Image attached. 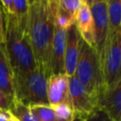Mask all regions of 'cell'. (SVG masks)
<instances>
[{
  "label": "cell",
  "mask_w": 121,
  "mask_h": 121,
  "mask_svg": "<svg viewBox=\"0 0 121 121\" xmlns=\"http://www.w3.org/2000/svg\"><path fill=\"white\" fill-rule=\"evenodd\" d=\"M87 3L90 7L94 21L95 50L99 59L108 37L107 0H87Z\"/></svg>",
  "instance_id": "cell-7"
},
{
  "label": "cell",
  "mask_w": 121,
  "mask_h": 121,
  "mask_svg": "<svg viewBox=\"0 0 121 121\" xmlns=\"http://www.w3.org/2000/svg\"><path fill=\"white\" fill-rule=\"evenodd\" d=\"M78 41L79 34L73 25L66 32V44L64 52V74L66 76L73 77L75 74L78 56Z\"/></svg>",
  "instance_id": "cell-12"
},
{
  "label": "cell",
  "mask_w": 121,
  "mask_h": 121,
  "mask_svg": "<svg viewBox=\"0 0 121 121\" xmlns=\"http://www.w3.org/2000/svg\"><path fill=\"white\" fill-rule=\"evenodd\" d=\"M96 110L102 111L112 121H121V82L104 89L96 97Z\"/></svg>",
  "instance_id": "cell-8"
},
{
  "label": "cell",
  "mask_w": 121,
  "mask_h": 121,
  "mask_svg": "<svg viewBox=\"0 0 121 121\" xmlns=\"http://www.w3.org/2000/svg\"><path fill=\"white\" fill-rule=\"evenodd\" d=\"M29 108L37 121H57L54 110L49 105H33Z\"/></svg>",
  "instance_id": "cell-16"
},
{
  "label": "cell",
  "mask_w": 121,
  "mask_h": 121,
  "mask_svg": "<svg viewBox=\"0 0 121 121\" xmlns=\"http://www.w3.org/2000/svg\"><path fill=\"white\" fill-rule=\"evenodd\" d=\"M11 115H12V114H11ZM9 121H17V120H16V119H15V118H14L13 116H11V118H10V119H9Z\"/></svg>",
  "instance_id": "cell-24"
},
{
  "label": "cell",
  "mask_w": 121,
  "mask_h": 121,
  "mask_svg": "<svg viewBox=\"0 0 121 121\" xmlns=\"http://www.w3.org/2000/svg\"><path fill=\"white\" fill-rule=\"evenodd\" d=\"M74 76L95 99L105 89L98 55L94 47L87 44L80 37L78 41V56Z\"/></svg>",
  "instance_id": "cell-3"
},
{
  "label": "cell",
  "mask_w": 121,
  "mask_h": 121,
  "mask_svg": "<svg viewBox=\"0 0 121 121\" xmlns=\"http://www.w3.org/2000/svg\"><path fill=\"white\" fill-rule=\"evenodd\" d=\"M83 0H57L58 7L70 15L74 20L75 16L82 5Z\"/></svg>",
  "instance_id": "cell-18"
},
{
  "label": "cell",
  "mask_w": 121,
  "mask_h": 121,
  "mask_svg": "<svg viewBox=\"0 0 121 121\" xmlns=\"http://www.w3.org/2000/svg\"><path fill=\"white\" fill-rule=\"evenodd\" d=\"M5 20V47L9 60L14 84L21 81L36 67L27 26L18 24L12 14L3 13ZM14 90V89H13Z\"/></svg>",
  "instance_id": "cell-2"
},
{
  "label": "cell",
  "mask_w": 121,
  "mask_h": 121,
  "mask_svg": "<svg viewBox=\"0 0 121 121\" xmlns=\"http://www.w3.org/2000/svg\"><path fill=\"white\" fill-rule=\"evenodd\" d=\"M0 89L14 101L13 76L4 43H0Z\"/></svg>",
  "instance_id": "cell-13"
},
{
  "label": "cell",
  "mask_w": 121,
  "mask_h": 121,
  "mask_svg": "<svg viewBox=\"0 0 121 121\" xmlns=\"http://www.w3.org/2000/svg\"><path fill=\"white\" fill-rule=\"evenodd\" d=\"M47 99L50 107L61 103H70L68 76L65 74H52L48 77Z\"/></svg>",
  "instance_id": "cell-9"
},
{
  "label": "cell",
  "mask_w": 121,
  "mask_h": 121,
  "mask_svg": "<svg viewBox=\"0 0 121 121\" xmlns=\"http://www.w3.org/2000/svg\"><path fill=\"white\" fill-rule=\"evenodd\" d=\"M57 0L29 1L27 33L37 66L46 77L51 75L50 60L55 31V10Z\"/></svg>",
  "instance_id": "cell-1"
},
{
  "label": "cell",
  "mask_w": 121,
  "mask_h": 121,
  "mask_svg": "<svg viewBox=\"0 0 121 121\" xmlns=\"http://www.w3.org/2000/svg\"><path fill=\"white\" fill-rule=\"evenodd\" d=\"M99 61L105 89L121 82V32L108 35Z\"/></svg>",
  "instance_id": "cell-5"
},
{
  "label": "cell",
  "mask_w": 121,
  "mask_h": 121,
  "mask_svg": "<svg viewBox=\"0 0 121 121\" xmlns=\"http://www.w3.org/2000/svg\"><path fill=\"white\" fill-rule=\"evenodd\" d=\"M57 121H74L76 116L70 103H61L52 107Z\"/></svg>",
  "instance_id": "cell-17"
},
{
  "label": "cell",
  "mask_w": 121,
  "mask_h": 121,
  "mask_svg": "<svg viewBox=\"0 0 121 121\" xmlns=\"http://www.w3.org/2000/svg\"><path fill=\"white\" fill-rule=\"evenodd\" d=\"M74 121H84V119H82V118H78V117H76Z\"/></svg>",
  "instance_id": "cell-23"
},
{
  "label": "cell",
  "mask_w": 121,
  "mask_h": 121,
  "mask_svg": "<svg viewBox=\"0 0 121 121\" xmlns=\"http://www.w3.org/2000/svg\"><path fill=\"white\" fill-rule=\"evenodd\" d=\"M47 77L37 66L21 81L14 84V100L26 106L49 105L47 99Z\"/></svg>",
  "instance_id": "cell-4"
},
{
  "label": "cell",
  "mask_w": 121,
  "mask_h": 121,
  "mask_svg": "<svg viewBox=\"0 0 121 121\" xmlns=\"http://www.w3.org/2000/svg\"><path fill=\"white\" fill-rule=\"evenodd\" d=\"M9 112L17 121H37L32 114L29 106H26L17 100L13 101Z\"/></svg>",
  "instance_id": "cell-15"
},
{
  "label": "cell",
  "mask_w": 121,
  "mask_h": 121,
  "mask_svg": "<svg viewBox=\"0 0 121 121\" xmlns=\"http://www.w3.org/2000/svg\"><path fill=\"white\" fill-rule=\"evenodd\" d=\"M13 101L9 99V97L0 89V111L2 112H9L12 107Z\"/></svg>",
  "instance_id": "cell-19"
},
{
  "label": "cell",
  "mask_w": 121,
  "mask_h": 121,
  "mask_svg": "<svg viewBox=\"0 0 121 121\" xmlns=\"http://www.w3.org/2000/svg\"><path fill=\"white\" fill-rule=\"evenodd\" d=\"M0 43H5V20L0 5Z\"/></svg>",
  "instance_id": "cell-21"
},
{
  "label": "cell",
  "mask_w": 121,
  "mask_h": 121,
  "mask_svg": "<svg viewBox=\"0 0 121 121\" xmlns=\"http://www.w3.org/2000/svg\"><path fill=\"white\" fill-rule=\"evenodd\" d=\"M108 35L121 32V1L107 0Z\"/></svg>",
  "instance_id": "cell-14"
},
{
  "label": "cell",
  "mask_w": 121,
  "mask_h": 121,
  "mask_svg": "<svg viewBox=\"0 0 121 121\" xmlns=\"http://www.w3.org/2000/svg\"><path fill=\"white\" fill-rule=\"evenodd\" d=\"M69 95L70 103L76 117L85 119L96 110L95 99L75 76L69 78Z\"/></svg>",
  "instance_id": "cell-6"
},
{
  "label": "cell",
  "mask_w": 121,
  "mask_h": 121,
  "mask_svg": "<svg viewBox=\"0 0 121 121\" xmlns=\"http://www.w3.org/2000/svg\"><path fill=\"white\" fill-rule=\"evenodd\" d=\"M74 26H76L79 37L90 46L95 48V40H94V21L90 7L87 3V0H83L81 7L78 10Z\"/></svg>",
  "instance_id": "cell-11"
},
{
  "label": "cell",
  "mask_w": 121,
  "mask_h": 121,
  "mask_svg": "<svg viewBox=\"0 0 121 121\" xmlns=\"http://www.w3.org/2000/svg\"><path fill=\"white\" fill-rule=\"evenodd\" d=\"M84 121H112V120H111L102 111L95 110L91 114H89L84 119Z\"/></svg>",
  "instance_id": "cell-20"
},
{
  "label": "cell",
  "mask_w": 121,
  "mask_h": 121,
  "mask_svg": "<svg viewBox=\"0 0 121 121\" xmlns=\"http://www.w3.org/2000/svg\"><path fill=\"white\" fill-rule=\"evenodd\" d=\"M10 112H2L0 111V121H9L11 118Z\"/></svg>",
  "instance_id": "cell-22"
},
{
  "label": "cell",
  "mask_w": 121,
  "mask_h": 121,
  "mask_svg": "<svg viewBox=\"0 0 121 121\" xmlns=\"http://www.w3.org/2000/svg\"><path fill=\"white\" fill-rule=\"evenodd\" d=\"M67 29L55 25L52 42L50 71L52 74H64V52Z\"/></svg>",
  "instance_id": "cell-10"
}]
</instances>
